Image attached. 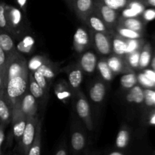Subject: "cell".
<instances>
[{
	"mask_svg": "<svg viewBox=\"0 0 155 155\" xmlns=\"http://www.w3.org/2000/svg\"><path fill=\"white\" fill-rule=\"evenodd\" d=\"M97 69L99 72L100 75L102 77V79L105 81H111L114 77V74L111 71V70L109 68L107 62V58H102L99 59L97 63Z\"/></svg>",
	"mask_w": 155,
	"mask_h": 155,
	"instance_id": "obj_27",
	"label": "cell"
},
{
	"mask_svg": "<svg viewBox=\"0 0 155 155\" xmlns=\"http://www.w3.org/2000/svg\"><path fill=\"white\" fill-rule=\"evenodd\" d=\"M92 44V38L84 27H79L74 35L73 45L77 53H83L87 51Z\"/></svg>",
	"mask_w": 155,
	"mask_h": 155,
	"instance_id": "obj_9",
	"label": "cell"
},
{
	"mask_svg": "<svg viewBox=\"0 0 155 155\" xmlns=\"http://www.w3.org/2000/svg\"><path fill=\"white\" fill-rule=\"evenodd\" d=\"M153 101H154V106H155V91H153Z\"/></svg>",
	"mask_w": 155,
	"mask_h": 155,
	"instance_id": "obj_55",
	"label": "cell"
},
{
	"mask_svg": "<svg viewBox=\"0 0 155 155\" xmlns=\"http://www.w3.org/2000/svg\"><path fill=\"white\" fill-rule=\"evenodd\" d=\"M111 39L112 54L119 56H125L127 54V39L119 36L118 34H112Z\"/></svg>",
	"mask_w": 155,
	"mask_h": 155,
	"instance_id": "obj_20",
	"label": "cell"
},
{
	"mask_svg": "<svg viewBox=\"0 0 155 155\" xmlns=\"http://www.w3.org/2000/svg\"><path fill=\"white\" fill-rule=\"evenodd\" d=\"M89 97L95 104H101L106 95V85L101 80H95L89 89Z\"/></svg>",
	"mask_w": 155,
	"mask_h": 155,
	"instance_id": "obj_17",
	"label": "cell"
},
{
	"mask_svg": "<svg viewBox=\"0 0 155 155\" xmlns=\"http://www.w3.org/2000/svg\"><path fill=\"white\" fill-rule=\"evenodd\" d=\"M143 3L146 4L147 5L155 8V0H144Z\"/></svg>",
	"mask_w": 155,
	"mask_h": 155,
	"instance_id": "obj_49",
	"label": "cell"
},
{
	"mask_svg": "<svg viewBox=\"0 0 155 155\" xmlns=\"http://www.w3.org/2000/svg\"><path fill=\"white\" fill-rule=\"evenodd\" d=\"M153 91L151 89H146L144 90V102L149 107L154 106L153 101Z\"/></svg>",
	"mask_w": 155,
	"mask_h": 155,
	"instance_id": "obj_40",
	"label": "cell"
},
{
	"mask_svg": "<svg viewBox=\"0 0 155 155\" xmlns=\"http://www.w3.org/2000/svg\"><path fill=\"white\" fill-rule=\"evenodd\" d=\"M35 48V40L31 36L27 35L24 36L21 41L18 42L16 49L20 54H30Z\"/></svg>",
	"mask_w": 155,
	"mask_h": 155,
	"instance_id": "obj_22",
	"label": "cell"
},
{
	"mask_svg": "<svg viewBox=\"0 0 155 155\" xmlns=\"http://www.w3.org/2000/svg\"><path fill=\"white\" fill-rule=\"evenodd\" d=\"M5 127L2 124H0V155H3L4 152L2 151V145L5 140Z\"/></svg>",
	"mask_w": 155,
	"mask_h": 155,
	"instance_id": "obj_44",
	"label": "cell"
},
{
	"mask_svg": "<svg viewBox=\"0 0 155 155\" xmlns=\"http://www.w3.org/2000/svg\"><path fill=\"white\" fill-rule=\"evenodd\" d=\"M95 0H71L69 5L79 19L85 23L86 18L94 10Z\"/></svg>",
	"mask_w": 155,
	"mask_h": 155,
	"instance_id": "obj_10",
	"label": "cell"
},
{
	"mask_svg": "<svg viewBox=\"0 0 155 155\" xmlns=\"http://www.w3.org/2000/svg\"><path fill=\"white\" fill-rule=\"evenodd\" d=\"M65 1L67 2V3H68V5H70V4H71V0H65Z\"/></svg>",
	"mask_w": 155,
	"mask_h": 155,
	"instance_id": "obj_58",
	"label": "cell"
},
{
	"mask_svg": "<svg viewBox=\"0 0 155 155\" xmlns=\"http://www.w3.org/2000/svg\"><path fill=\"white\" fill-rule=\"evenodd\" d=\"M68 74V84L74 95L80 90V85L83 80V72L78 65H71L65 69Z\"/></svg>",
	"mask_w": 155,
	"mask_h": 155,
	"instance_id": "obj_13",
	"label": "cell"
},
{
	"mask_svg": "<svg viewBox=\"0 0 155 155\" xmlns=\"http://www.w3.org/2000/svg\"><path fill=\"white\" fill-rule=\"evenodd\" d=\"M84 24L89 26V28L95 32H99V33H104L107 34L112 35V30L107 27V26L104 24L103 20L99 16L97 12L95 11V8L94 10L91 12L90 15L87 17Z\"/></svg>",
	"mask_w": 155,
	"mask_h": 155,
	"instance_id": "obj_14",
	"label": "cell"
},
{
	"mask_svg": "<svg viewBox=\"0 0 155 155\" xmlns=\"http://www.w3.org/2000/svg\"><path fill=\"white\" fill-rule=\"evenodd\" d=\"M87 138L86 132L80 125H74L71 130V147L74 155H80L86 151Z\"/></svg>",
	"mask_w": 155,
	"mask_h": 155,
	"instance_id": "obj_5",
	"label": "cell"
},
{
	"mask_svg": "<svg viewBox=\"0 0 155 155\" xmlns=\"http://www.w3.org/2000/svg\"><path fill=\"white\" fill-rule=\"evenodd\" d=\"M8 57L6 54V53L0 47V75L2 76V77L4 80L5 83H6V74H7V68L8 64Z\"/></svg>",
	"mask_w": 155,
	"mask_h": 155,
	"instance_id": "obj_34",
	"label": "cell"
},
{
	"mask_svg": "<svg viewBox=\"0 0 155 155\" xmlns=\"http://www.w3.org/2000/svg\"><path fill=\"white\" fill-rule=\"evenodd\" d=\"M107 155H126L123 152V151L121 150H117V151H113L111 152H110L109 154H107Z\"/></svg>",
	"mask_w": 155,
	"mask_h": 155,
	"instance_id": "obj_50",
	"label": "cell"
},
{
	"mask_svg": "<svg viewBox=\"0 0 155 155\" xmlns=\"http://www.w3.org/2000/svg\"><path fill=\"white\" fill-rule=\"evenodd\" d=\"M28 77L29 71L27 69L6 81L3 94L5 99L12 109L28 89Z\"/></svg>",
	"mask_w": 155,
	"mask_h": 155,
	"instance_id": "obj_1",
	"label": "cell"
},
{
	"mask_svg": "<svg viewBox=\"0 0 155 155\" xmlns=\"http://www.w3.org/2000/svg\"><path fill=\"white\" fill-rule=\"evenodd\" d=\"M138 83L137 76L133 72L127 73L120 78V84L124 89H130Z\"/></svg>",
	"mask_w": 155,
	"mask_h": 155,
	"instance_id": "obj_32",
	"label": "cell"
},
{
	"mask_svg": "<svg viewBox=\"0 0 155 155\" xmlns=\"http://www.w3.org/2000/svg\"><path fill=\"white\" fill-rule=\"evenodd\" d=\"M75 96V107L77 115L88 131L92 132L94 126L89 101L80 89L76 92Z\"/></svg>",
	"mask_w": 155,
	"mask_h": 155,
	"instance_id": "obj_3",
	"label": "cell"
},
{
	"mask_svg": "<svg viewBox=\"0 0 155 155\" xmlns=\"http://www.w3.org/2000/svg\"><path fill=\"white\" fill-rule=\"evenodd\" d=\"M0 47L4 50L8 59L18 53L11 34L2 29H0Z\"/></svg>",
	"mask_w": 155,
	"mask_h": 155,
	"instance_id": "obj_16",
	"label": "cell"
},
{
	"mask_svg": "<svg viewBox=\"0 0 155 155\" xmlns=\"http://www.w3.org/2000/svg\"><path fill=\"white\" fill-rule=\"evenodd\" d=\"M144 74L153 82L155 83V72L152 69H145L143 71Z\"/></svg>",
	"mask_w": 155,
	"mask_h": 155,
	"instance_id": "obj_46",
	"label": "cell"
},
{
	"mask_svg": "<svg viewBox=\"0 0 155 155\" xmlns=\"http://www.w3.org/2000/svg\"><path fill=\"white\" fill-rule=\"evenodd\" d=\"M107 64L114 74H127V73L133 72L127 63L125 56H119L116 54H110V56L107 58Z\"/></svg>",
	"mask_w": 155,
	"mask_h": 155,
	"instance_id": "obj_15",
	"label": "cell"
},
{
	"mask_svg": "<svg viewBox=\"0 0 155 155\" xmlns=\"http://www.w3.org/2000/svg\"><path fill=\"white\" fill-rule=\"evenodd\" d=\"M28 89L33 96L37 100V101H42L46 97V94L45 93L42 88L40 87L37 82L35 80L33 74L29 72L28 77Z\"/></svg>",
	"mask_w": 155,
	"mask_h": 155,
	"instance_id": "obj_21",
	"label": "cell"
},
{
	"mask_svg": "<svg viewBox=\"0 0 155 155\" xmlns=\"http://www.w3.org/2000/svg\"><path fill=\"white\" fill-rule=\"evenodd\" d=\"M151 47H150L149 44H146L140 51L139 68H141V69H145V68H148V65L151 63Z\"/></svg>",
	"mask_w": 155,
	"mask_h": 155,
	"instance_id": "obj_30",
	"label": "cell"
},
{
	"mask_svg": "<svg viewBox=\"0 0 155 155\" xmlns=\"http://www.w3.org/2000/svg\"><path fill=\"white\" fill-rule=\"evenodd\" d=\"M32 74H33V77H34L35 80H36V81L37 82L38 84L40 86V87L42 88V90L45 92V93L48 95V92H49L50 86H51V80L45 78L41 73H39V71H37L32 73Z\"/></svg>",
	"mask_w": 155,
	"mask_h": 155,
	"instance_id": "obj_33",
	"label": "cell"
},
{
	"mask_svg": "<svg viewBox=\"0 0 155 155\" xmlns=\"http://www.w3.org/2000/svg\"><path fill=\"white\" fill-rule=\"evenodd\" d=\"M54 155H68V146L66 145V142H64L59 146L58 150L56 151Z\"/></svg>",
	"mask_w": 155,
	"mask_h": 155,
	"instance_id": "obj_43",
	"label": "cell"
},
{
	"mask_svg": "<svg viewBox=\"0 0 155 155\" xmlns=\"http://www.w3.org/2000/svg\"><path fill=\"white\" fill-rule=\"evenodd\" d=\"M3 91L0 92V124L5 127L12 122V109L5 99Z\"/></svg>",
	"mask_w": 155,
	"mask_h": 155,
	"instance_id": "obj_18",
	"label": "cell"
},
{
	"mask_svg": "<svg viewBox=\"0 0 155 155\" xmlns=\"http://www.w3.org/2000/svg\"><path fill=\"white\" fill-rule=\"evenodd\" d=\"M48 60L46 57L43 55H36L27 61V68L29 72L33 73L37 71L46 61Z\"/></svg>",
	"mask_w": 155,
	"mask_h": 155,
	"instance_id": "obj_31",
	"label": "cell"
},
{
	"mask_svg": "<svg viewBox=\"0 0 155 155\" xmlns=\"http://www.w3.org/2000/svg\"><path fill=\"white\" fill-rule=\"evenodd\" d=\"M20 107L27 117L37 116L38 101L30 92L29 89L18 101Z\"/></svg>",
	"mask_w": 155,
	"mask_h": 155,
	"instance_id": "obj_11",
	"label": "cell"
},
{
	"mask_svg": "<svg viewBox=\"0 0 155 155\" xmlns=\"http://www.w3.org/2000/svg\"><path fill=\"white\" fill-rule=\"evenodd\" d=\"M5 3L4 2H0V29H2L10 33V30H9L7 21H6L5 12Z\"/></svg>",
	"mask_w": 155,
	"mask_h": 155,
	"instance_id": "obj_37",
	"label": "cell"
},
{
	"mask_svg": "<svg viewBox=\"0 0 155 155\" xmlns=\"http://www.w3.org/2000/svg\"><path fill=\"white\" fill-rule=\"evenodd\" d=\"M149 123H150V124H151V125L155 126V113L154 114L151 115V117H150Z\"/></svg>",
	"mask_w": 155,
	"mask_h": 155,
	"instance_id": "obj_53",
	"label": "cell"
},
{
	"mask_svg": "<svg viewBox=\"0 0 155 155\" xmlns=\"http://www.w3.org/2000/svg\"><path fill=\"white\" fill-rule=\"evenodd\" d=\"M151 69L155 72V55L153 57V58H151Z\"/></svg>",
	"mask_w": 155,
	"mask_h": 155,
	"instance_id": "obj_52",
	"label": "cell"
},
{
	"mask_svg": "<svg viewBox=\"0 0 155 155\" xmlns=\"http://www.w3.org/2000/svg\"><path fill=\"white\" fill-rule=\"evenodd\" d=\"M114 28L115 30H116L117 34L127 39H140L142 36L141 32H137L135 31V30H130V29L126 28V27L119 25V24H116Z\"/></svg>",
	"mask_w": 155,
	"mask_h": 155,
	"instance_id": "obj_29",
	"label": "cell"
},
{
	"mask_svg": "<svg viewBox=\"0 0 155 155\" xmlns=\"http://www.w3.org/2000/svg\"><path fill=\"white\" fill-rule=\"evenodd\" d=\"M101 1L103 3H104L106 5H107L108 7H110V8H111L114 9V10L117 11L120 9V8L118 7L117 4L116 3L115 0H101Z\"/></svg>",
	"mask_w": 155,
	"mask_h": 155,
	"instance_id": "obj_45",
	"label": "cell"
},
{
	"mask_svg": "<svg viewBox=\"0 0 155 155\" xmlns=\"http://www.w3.org/2000/svg\"><path fill=\"white\" fill-rule=\"evenodd\" d=\"M39 73L42 74L45 78L49 80H52L55 77L56 74H58V68L56 65H54L52 62L49 60H47L39 69L37 70Z\"/></svg>",
	"mask_w": 155,
	"mask_h": 155,
	"instance_id": "obj_28",
	"label": "cell"
},
{
	"mask_svg": "<svg viewBox=\"0 0 155 155\" xmlns=\"http://www.w3.org/2000/svg\"><path fill=\"white\" fill-rule=\"evenodd\" d=\"M54 93L59 100L64 103L69 101L73 94H74L71 88L70 87L69 84L64 80L58 82L56 84L54 87Z\"/></svg>",
	"mask_w": 155,
	"mask_h": 155,
	"instance_id": "obj_19",
	"label": "cell"
},
{
	"mask_svg": "<svg viewBox=\"0 0 155 155\" xmlns=\"http://www.w3.org/2000/svg\"><path fill=\"white\" fill-rule=\"evenodd\" d=\"M127 7H129L134 10L138 15H142L145 11V5L142 2H139V0H132V1L129 2Z\"/></svg>",
	"mask_w": 155,
	"mask_h": 155,
	"instance_id": "obj_38",
	"label": "cell"
},
{
	"mask_svg": "<svg viewBox=\"0 0 155 155\" xmlns=\"http://www.w3.org/2000/svg\"><path fill=\"white\" fill-rule=\"evenodd\" d=\"M5 86V83L4 80H3V78L2 77V76L0 75V92L4 90Z\"/></svg>",
	"mask_w": 155,
	"mask_h": 155,
	"instance_id": "obj_51",
	"label": "cell"
},
{
	"mask_svg": "<svg viewBox=\"0 0 155 155\" xmlns=\"http://www.w3.org/2000/svg\"><path fill=\"white\" fill-rule=\"evenodd\" d=\"M12 135L16 142V145H18L20 143L27 124V117L21 110L18 101L15 103L12 108Z\"/></svg>",
	"mask_w": 155,
	"mask_h": 155,
	"instance_id": "obj_4",
	"label": "cell"
},
{
	"mask_svg": "<svg viewBox=\"0 0 155 155\" xmlns=\"http://www.w3.org/2000/svg\"><path fill=\"white\" fill-rule=\"evenodd\" d=\"M141 50L133 51V52L127 54L125 55V59L127 61V64L130 66L131 69H136L139 68V56H140Z\"/></svg>",
	"mask_w": 155,
	"mask_h": 155,
	"instance_id": "obj_35",
	"label": "cell"
},
{
	"mask_svg": "<svg viewBox=\"0 0 155 155\" xmlns=\"http://www.w3.org/2000/svg\"><path fill=\"white\" fill-rule=\"evenodd\" d=\"M130 141V133L127 127H122L118 132L115 141V145L118 150L126 149Z\"/></svg>",
	"mask_w": 155,
	"mask_h": 155,
	"instance_id": "obj_24",
	"label": "cell"
},
{
	"mask_svg": "<svg viewBox=\"0 0 155 155\" xmlns=\"http://www.w3.org/2000/svg\"><path fill=\"white\" fill-rule=\"evenodd\" d=\"M98 58L93 51H86L82 53L81 56L79 58L77 65L83 71V73L87 74H93L97 69Z\"/></svg>",
	"mask_w": 155,
	"mask_h": 155,
	"instance_id": "obj_12",
	"label": "cell"
},
{
	"mask_svg": "<svg viewBox=\"0 0 155 155\" xmlns=\"http://www.w3.org/2000/svg\"><path fill=\"white\" fill-rule=\"evenodd\" d=\"M138 83H140L142 86L146 89H152L155 87V83H153L144 73H141L137 76Z\"/></svg>",
	"mask_w": 155,
	"mask_h": 155,
	"instance_id": "obj_39",
	"label": "cell"
},
{
	"mask_svg": "<svg viewBox=\"0 0 155 155\" xmlns=\"http://www.w3.org/2000/svg\"><path fill=\"white\" fill-rule=\"evenodd\" d=\"M142 15L145 21H153L155 19V8L145 9Z\"/></svg>",
	"mask_w": 155,
	"mask_h": 155,
	"instance_id": "obj_41",
	"label": "cell"
},
{
	"mask_svg": "<svg viewBox=\"0 0 155 155\" xmlns=\"http://www.w3.org/2000/svg\"><path fill=\"white\" fill-rule=\"evenodd\" d=\"M117 24L123 26L126 28L135 30L137 32H141L143 30V24L142 21L136 17V18H123L120 17Z\"/></svg>",
	"mask_w": 155,
	"mask_h": 155,
	"instance_id": "obj_23",
	"label": "cell"
},
{
	"mask_svg": "<svg viewBox=\"0 0 155 155\" xmlns=\"http://www.w3.org/2000/svg\"><path fill=\"white\" fill-rule=\"evenodd\" d=\"M12 155H21V154H20V153L15 151V152H14V153H12Z\"/></svg>",
	"mask_w": 155,
	"mask_h": 155,
	"instance_id": "obj_57",
	"label": "cell"
},
{
	"mask_svg": "<svg viewBox=\"0 0 155 155\" xmlns=\"http://www.w3.org/2000/svg\"><path fill=\"white\" fill-rule=\"evenodd\" d=\"M89 155H98V154H95V153H94V154H89Z\"/></svg>",
	"mask_w": 155,
	"mask_h": 155,
	"instance_id": "obj_59",
	"label": "cell"
},
{
	"mask_svg": "<svg viewBox=\"0 0 155 155\" xmlns=\"http://www.w3.org/2000/svg\"><path fill=\"white\" fill-rule=\"evenodd\" d=\"M41 132H42L41 121L39 120L36 136L29 149L27 155H41V151H42V133Z\"/></svg>",
	"mask_w": 155,
	"mask_h": 155,
	"instance_id": "obj_25",
	"label": "cell"
},
{
	"mask_svg": "<svg viewBox=\"0 0 155 155\" xmlns=\"http://www.w3.org/2000/svg\"><path fill=\"white\" fill-rule=\"evenodd\" d=\"M89 154H90V152H89L88 150H86V151L83 153V155H89Z\"/></svg>",
	"mask_w": 155,
	"mask_h": 155,
	"instance_id": "obj_56",
	"label": "cell"
},
{
	"mask_svg": "<svg viewBox=\"0 0 155 155\" xmlns=\"http://www.w3.org/2000/svg\"><path fill=\"white\" fill-rule=\"evenodd\" d=\"M5 18L10 34H18L23 24V16L21 11L14 6L5 5Z\"/></svg>",
	"mask_w": 155,
	"mask_h": 155,
	"instance_id": "obj_8",
	"label": "cell"
},
{
	"mask_svg": "<svg viewBox=\"0 0 155 155\" xmlns=\"http://www.w3.org/2000/svg\"><path fill=\"white\" fill-rule=\"evenodd\" d=\"M16 2L18 3L20 8H21L24 13H26V11H27V0H16Z\"/></svg>",
	"mask_w": 155,
	"mask_h": 155,
	"instance_id": "obj_47",
	"label": "cell"
},
{
	"mask_svg": "<svg viewBox=\"0 0 155 155\" xmlns=\"http://www.w3.org/2000/svg\"><path fill=\"white\" fill-rule=\"evenodd\" d=\"M39 120L37 116L27 117L25 129L20 143L16 146V152L20 153L21 155H27L29 149L36 136Z\"/></svg>",
	"mask_w": 155,
	"mask_h": 155,
	"instance_id": "obj_2",
	"label": "cell"
},
{
	"mask_svg": "<svg viewBox=\"0 0 155 155\" xmlns=\"http://www.w3.org/2000/svg\"><path fill=\"white\" fill-rule=\"evenodd\" d=\"M3 155H12V152L11 151H8L7 152H4Z\"/></svg>",
	"mask_w": 155,
	"mask_h": 155,
	"instance_id": "obj_54",
	"label": "cell"
},
{
	"mask_svg": "<svg viewBox=\"0 0 155 155\" xmlns=\"http://www.w3.org/2000/svg\"><path fill=\"white\" fill-rule=\"evenodd\" d=\"M95 9L99 15L104 24L110 30L115 27L118 21V13L116 10L111 8L103 3L101 0H95Z\"/></svg>",
	"mask_w": 155,
	"mask_h": 155,
	"instance_id": "obj_6",
	"label": "cell"
},
{
	"mask_svg": "<svg viewBox=\"0 0 155 155\" xmlns=\"http://www.w3.org/2000/svg\"><path fill=\"white\" fill-rule=\"evenodd\" d=\"M126 99L130 103L142 104L144 102V90L140 86L136 85L130 89L126 96Z\"/></svg>",
	"mask_w": 155,
	"mask_h": 155,
	"instance_id": "obj_26",
	"label": "cell"
},
{
	"mask_svg": "<svg viewBox=\"0 0 155 155\" xmlns=\"http://www.w3.org/2000/svg\"><path fill=\"white\" fill-rule=\"evenodd\" d=\"M111 35L104 33L92 31V44L98 54L104 56L112 54Z\"/></svg>",
	"mask_w": 155,
	"mask_h": 155,
	"instance_id": "obj_7",
	"label": "cell"
},
{
	"mask_svg": "<svg viewBox=\"0 0 155 155\" xmlns=\"http://www.w3.org/2000/svg\"><path fill=\"white\" fill-rule=\"evenodd\" d=\"M139 15H137V13L129 7L124 8V10L122 11V13H121V17H123V18H136Z\"/></svg>",
	"mask_w": 155,
	"mask_h": 155,
	"instance_id": "obj_42",
	"label": "cell"
},
{
	"mask_svg": "<svg viewBox=\"0 0 155 155\" xmlns=\"http://www.w3.org/2000/svg\"><path fill=\"white\" fill-rule=\"evenodd\" d=\"M115 2H116V3L117 4L120 9L124 8L125 7H127V4H128L129 2L128 0H115Z\"/></svg>",
	"mask_w": 155,
	"mask_h": 155,
	"instance_id": "obj_48",
	"label": "cell"
},
{
	"mask_svg": "<svg viewBox=\"0 0 155 155\" xmlns=\"http://www.w3.org/2000/svg\"><path fill=\"white\" fill-rule=\"evenodd\" d=\"M142 45V40L140 39H127V54L133 52V51L141 50Z\"/></svg>",
	"mask_w": 155,
	"mask_h": 155,
	"instance_id": "obj_36",
	"label": "cell"
}]
</instances>
